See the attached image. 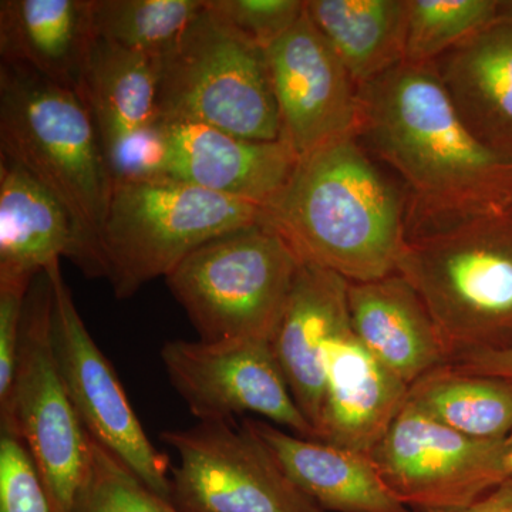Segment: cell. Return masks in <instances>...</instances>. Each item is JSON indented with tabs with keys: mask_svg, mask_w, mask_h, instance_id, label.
I'll list each match as a JSON object with an SVG mask.
<instances>
[{
	"mask_svg": "<svg viewBox=\"0 0 512 512\" xmlns=\"http://www.w3.org/2000/svg\"><path fill=\"white\" fill-rule=\"evenodd\" d=\"M161 360L171 386L198 420L252 414L316 440L311 423L293 400L271 342L171 340L161 349Z\"/></svg>",
	"mask_w": 512,
	"mask_h": 512,
	"instance_id": "cell-12",
	"label": "cell"
},
{
	"mask_svg": "<svg viewBox=\"0 0 512 512\" xmlns=\"http://www.w3.org/2000/svg\"><path fill=\"white\" fill-rule=\"evenodd\" d=\"M178 454L173 503L184 512H323L289 480L262 441L234 420L167 430Z\"/></svg>",
	"mask_w": 512,
	"mask_h": 512,
	"instance_id": "cell-11",
	"label": "cell"
},
{
	"mask_svg": "<svg viewBox=\"0 0 512 512\" xmlns=\"http://www.w3.org/2000/svg\"><path fill=\"white\" fill-rule=\"evenodd\" d=\"M207 8L259 49H269L302 18L305 0H207Z\"/></svg>",
	"mask_w": 512,
	"mask_h": 512,
	"instance_id": "cell-28",
	"label": "cell"
},
{
	"mask_svg": "<svg viewBox=\"0 0 512 512\" xmlns=\"http://www.w3.org/2000/svg\"><path fill=\"white\" fill-rule=\"evenodd\" d=\"M507 439H473L407 400L370 458L410 511L454 512L476 504L510 478Z\"/></svg>",
	"mask_w": 512,
	"mask_h": 512,
	"instance_id": "cell-9",
	"label": "cell"
},
{
	"mask_svg": "<svg viewBox=\"0 0 512 512\" xmlns=\"http://www.w3.org/2000/svg\"><path fill=\"white\" fill-rule=\"evenodd\" d=\"M53 288L47 272L26 296L15 382L0 431L28 447L53 512H77L92 467L93 440L77 416L53 355Z\"/></svg>",
	"mask_w": 512,
	"mask_h": 512,
	"instance_id": "cell-8",
	"label": "cell"
},
{
	"mask_svg": "<svg viewBox=\"0 0 512 512\" xmlns=\"http://www.w3.org/2000/svg\"><path fill=\"white\" fill-rule=\"evenodd\" d=\"M410 386L367 352L346 326L325 350L318 440L372 456L409 400Z\"/></svg>",
	"mask_w": 512,
	"mask_h": 512,
	"instance_id": "cell-15",
	"label": "cell"
},
{
	"mask_svg": "<svg viewBox=\"0 0 512 512\" xmlns=\"http://www.w3.org/2000/svg\"><path fill=\"white\" fill-rule=\"evenodd\" d=\"M158 121L167 141L165 180L268 207L299 161L282 140H247L204 124Z\"/></svg>",
	"mask_w": 512,
	"mask_h": 512,
	"instance_id": "cell-14",
	"label": "cell"
},
{
	"mask_svg": "<svg viewBox=\"0 0 512 512\" xmlns=\"http://www.w3.org/2000/svg\"><path fill=\"white\" fill-rule=\"evenodd\" d=\"M305 10L357 87L403 62L406 0H305Z\"/></svg>",
	"mask_w": 512,
	"mask_h": 512,
	"instance_id": "cell-23",
	"label": "cell"
},
{
	"mask_svg": "<svg viewBox=\"0 0 512 512\" xmlns=\"http://www.w3.org/2000/svg\"><path fill=\"white\" fill-rule=\"evenodd\" d=\"M448 359L512 348V210L406 235L397 272Z\"/></svg>",
	"mask_w": 512,
	"mask_h": 512,
	"instance_id": "cell-4",
	"label": "cell"
},
{
	"mask_svg": "<svg viewBox=\"0 0 512 512\" xmlns=\"http://www.w3.org/2000/svg\"><path fill=\"white\" fill-rule=\"evenodd\" d=\"M157 63L158 120L204 124L247 140H281L265 50L228 29L207 0Z\"/></svg>",
	"mask_w": 512,
	"mask_h": 512,
	"instance_id": "cell-7",
	"label": "cell"
},
{
	"mask_svg": "<svg viewBox=\"0 0 512 512\" xmlns=\"http://www.w3.org/2000/svg\"><path fill=\"white\" fill-rule=\"evenodd\" d=\"M92 0H2V63L25 67L82 97L94 32Z\"/></svg>",
	"mask_w": 512,
	"mask_h": 512,
	"instance_id": "cell-21",
	"label": "cell"
},
{
	"mask_svg": "<svg viewBox=\"0 0 512 512\" xmlns=\"http://www.w3.org/2000/svg\"><path fill=\"white\" fill-rule=\"evenodd\" d=\"M157 89V59L94 36L82 99L107 161L127 140L156 123Z\"/></svg>",
	"mask_w": 512,
	"mask_h": 512,
	"instance_id": "cell-22",
	"label": "cell"
},
{
	"mask_svg": "<svg viewBox=\"0 0 512 512\" xmlns=\"http://www.w3.org/2000/svg\"><path fill=\"white\" fill-rule=\"evenodd\" d=\"M349 282L303 262L274 338L276 360L299 409L318 440L325 394V350L329 340L350 325Z\"/></svg>",
	"mask_w": 512,
	"mask_h": 512,
	"instance_id": "cell-16",
	"label": "cell"
},
{
	"mask_svg": "<svg viewBox=\"0 0 512 512\" xmlns=\"http://www.w3.org/2000/svg\"><path fill=\"white\" fill-rule=\"evenodd\" d=\"M0 156L25 168L69 212L79 237L73 264L94 278L113 180L82 97L0 63Z\"/></svg>",
	"mask_w": 512,
	"mask_h": 512,
	"instance_id": "cell-3",
	"label": "cell"
},
{
	"mask_svg": "<svg viewBox=\"0 0 512 512\" xmlns=\"http://www.w3.org/2000/svg\"><path fill=\"white\" fill-rule=\"evenodd\" d=\"M0 512H53L32 454L8 433L0 436Z\"/></svg>",
	"mask_w": 512,
	"mask_h": 512,
	"instance_id": "cell-29",
	"label": "cell"
},
{
	"mask_svg": "<svg viewBox=\"0 0 512 512\" xmlns=\"http://www.w3.org/2000/svg\"><path fill=\"white\" fill-rule=\"evenodd\" d=\"M433 64L464 126L512 160V0Z\"/></svg>",
	"mask_w": 512,
	"mask_h": 512,
	"instance_id": "cell-17",
	"label": "cell"
},
{
	"mask_svg": "<svg viewBox=\"0 0 512 512\" xmlns=\"http://www.w3.org/2000/svg\"><path fill=\"white\" fill-rule=\"evenodd\" d=\"M348 306L350 328L359 342L409 386L447 365L433 319L403 276L349 282Z\"/></svg>",
	"mask_w": 512,
	"mask_h": 512,
	"instance_id": "cell-19",
	"label": "cell"
},
{
	"mask_svg": "<svg viewBox=\"0 0 512 512\" xmlns=\"http://www.w3.org/2000/svg\"><path fill=\"white\" fill-rule=\"evenodd\" d=\"M29 289L0 284V409L8 404L15 382L23 311Z\"/></svg>",
	"mask_w": 512,
	"mask_h": 512,
	"instance_id": "cell-30",
	"label": "cell"
},
{
	"mask_svg": "<svg viewBox=\"0 0 512 512\" xmlns=\"http://www.w3.org/2000/svg\"><path fill=\"white\" fill-rule=\"evenodd\" d=\"M505 468H507L508 477H512V433L507 439V454H505Z\"/></svg>",
	"mask_w": 512,
	"mask_h": 512,
	"instance_id": "cell-33",
	"label": "cell"
},
{
	"mask_svg": "<svg viewBox=\"0 0 512 512\" xmlns=\"http://www.w3.org/2000/svg\"><path fill=\"white\" fill-rule=\"evenodd\" d=\"M77 512L184 511L141 483L119 458L93 440L92 467Z\"/></svg>",
	"mask_w": 512,
	"mask_h": 512,
	"instance_id": "cell-27",
	"label": "cell"
},
{
	"mask_svg": "<svg viewBox=\"0 0 512 512\" xmlns=\"http://www.w3.org/2000/svg\"><path fill=\"white\" fill-rule=\"evenodd\" d=\"M454 512H512V477L466 510Z\"/></svg>",
	"mask_w": 512,
	"mask_h": 512,
	"instance_id": "cell-32",
	"label": "cell"
},
{
	"mask_svg": "<svg viewBox=\"0 0 512 512\" xmlns=\"http://www.w3.org/2000/svg\"><path fill=\"white\" fill-rule=\"evenodd\" d=\"M53 288V355L64 389L89 436L119 458L154 493L173 501L170 457L151 443L113 365L73 301L59 264L47 269Z\"/></svg>",
	"mask_w": 512,
	"mask_h": 512,
	"instance_id": "cell-10",
	"label": "cell"
},
{
	"mask_svg": "<svg viewBox=\"0 0 512 512\" xmlns=\"http://www.w3.org/2000/svg\"><path fill=\"white\" fill-rule=\"evenodd\" d=\"M507 0H406L403 62L430 64L503 12Z\"/></svg>",
	"mask_w": 512,
	"mask_h": 512,
	"instance_id": "cell-26",
	"label": "cell"
},
{
	"mask_svg": "<svg viewBox=\"0 0 512 512\" xmlns=\"http://www.w3.org/2000/svg\"><path fill=\"white\" fill-rule=\"evenodd\" d=\"M79 237L69 212L18 163L0 156V284L30 288L59 264L76 261Z\"/></svg>",
	"mask_w": 512,
	"mask_h": 512,
	"instance_id": "cell-20",
	"label": "cell"
},
{
	"mask_svg": "<svg viewBox=\"0 0 512 512\" xmlns=\"http://www.w3.org/2000/svg\"><path fill=\"white\" fill-rule=\"evenodd\" d=\"M265 222L303 262L348 282L396 274L406 241V200L356 137L301 158Z\"/></svg>",
	"mask_w": 512,
	"mask_h": 512,
	"instance_id": "cell-2",
	"label": "cell"
},
{
	"mask_svg": "<svg viewBox=\"0 0 512 512\" xmlns=\"http://www.w3.org/2000/svg\"><path fill=\"white\" fill-rule=\"evenodd\" d=\"M242 423L323 512H412L384 484L372 458L296 436L255 417H244Z\"/></svg>",
	"mask_w": 512,
	"mask_h": 512,
	"instance_id": "cell-18",
	"label": "cell"
},
{
	"mask_svg": "<svg viewBox=\"0 0 512 512\" xmlns=\"http://www.w3.org/2000/svg\"><path fill=\"white\" fill-rule=\"evenodd\" d=\"M357 97L356 138L402 183L406 235L512 210L511 158L464 126L433 64H397Z\"/></svg>",
	"mask_w": 512,
	"mask_h": 512,
	"instance_id": "cell-1",
	"label": "cell"
},
{
	"mask_svg": "<svg viewBox=\"0 0 512 512\" xmlns=\"http://www.w3.org/2000/svg\"><path fill=\"white\" fill-rule=\"evenodd\" d=\"M409 402L440 423L480 440L512 433V382L444 365L410 386Z\"/></svg>",
	"mask_w": 512,
	"mask_h": 512,
	"instance_id": "cell-24",
	"label": "cell"
},
{
	"mask_svg": "<svg viewBox=\"0 0 512 512\" xmlns=\"http://www.w3.org/2000/svg\"><path fill=\"white\" fill-rule=\"evenodd\" d=\"M265 221V207L173 180L114 183L94 278L117 299L167 278L195 249Z\"/></svg>",
	"mask_w": 512,
	"mask_h": 512,
	"instance_id": "cell-5",
	"label": "cell"
},
{
	"mask_svg": "<svg viewBox=\"0 0 512 512\" xmlns=\"http://www.w3.org/2000/svg\"><path fill=\"white\" fill-rule=\"evenodd\" d=\"M302 259L265 221L205 242L165 278L201 342H272Z\"/></svg>",
	"mask_w": 512,
	"mask_h": 512,
	"instance_id": "cell-6",
	"label": "cell"
},
{
	"mask_svg": "<svg viewBox=\"0 0 512 512\" xmlns=\"http://www.w3.org/2000/svg\"><path fill=\"white\" fill-rule=\"evenodd\" d=\"M448 365L461 372L498 377L512 382V348L457 357Z\"/></svg>",
	"mask_w": 512,
	"mask_h": 512,
	"instance_id": "cell-31",
	"label": "cell"
},
{
	"mask_svg": "<svg viewBox=\"0 0 512 512\" xmlns=\"http://www.w3.org/2000/svg\"><path fill=\"white\" fill-rule=\"evenodd\" d=\"M205 0H92L94 36L161 59L173 49Z\"/></svg>",
	"mask_w": 512,
	"mask_h": 512,
	"instance_id": "cell-25",
	"label": "cell"
},
{
	"mask_svg": "<svg viewBox=\"0 0 512 512\" xmlns=\"http://www.w3.org/2000/svg\"><path fill=\"white\" fill-rule=\"evenodd\" d=\"M281 140L295 156L356 137L357 86L308 15L265 50Z\"/></svg>",
	"mask_w": 512,
	"mask_h": 512,
	"instance_id": "cell-13",
	"label": "cell"
}]
</instances>
